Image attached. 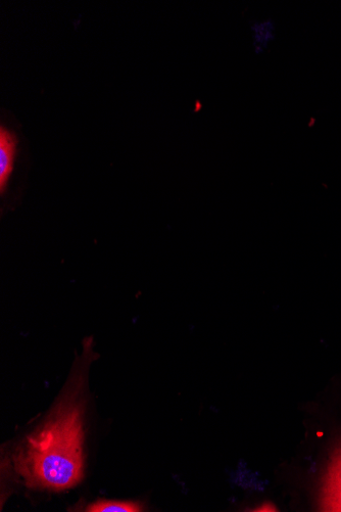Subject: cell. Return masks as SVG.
<instances>
[{
	"label": "cell",
	"instance_id": "6da1fadb",
	"mask_svg": "<svg viewBox=\"0 0 341 512\" xmlns=\"http://www.w3.org/2000/svg\"><path fill=\"white\" fill-rule=\"evenodd\" d=\"M82 420L78 407L63 408L18 452L16 467L27 485L63 491L83 476Z\"/></svg>",
	"mask_w": 341,
	"mask_h": 512
},
{
	"label": "cell",
	"instance_id": "7a4b0ae2",
	"mask_svg": "<svg viewBox=\"0 0 341 512\" xmlns=\"http://www.w3.org/2000/svg\"><path fill=\"white\" fill-rule=\"evenodd\" d=\"M320 510L341 512V448L335 452L324 477Z\"/></svg>",
	"mask_w": 341,
	"mask_h": 512
},
{
	"label": "cell",
	"instance_id": "3957f363",
	"mask_svg": "<svg viewBox=\"0 0 341 512\" xmlns=\"http://www.w3.org/2000/svg\"><path fill=\"white\" fill-rule=\"evenodd\" d=\"M18 135L5 125L0 127V194L8 190L18 153Z\"/></svg>",
	"mask_w": 341,
	"mask_h": 512
},
{
	"label": "cell",
	"instance_id": "277c9868",
	"mask_svg": "<svg viewBox=\"0 0 341 512\" xmlns=\"http://www.w3.org/2000/svg\"><path fill=\"white\" fill-rule=\"evenodd\" d=\"M251 30L254 52L262 55L276 38V24L271 19L261 20L254 22Z\"/></svg>",
	"mask_w": 341,
	"mask_h": 512
},
{
	"label": "cell",
	"instance_id": "5b68a950",
	"mask_svg": "<svg viewBox=\"0 0 341 512\" xmlns=\"http://www.w3.org/2000/svg\"><path fill=\"white\" fill-rule=\"evenodd\" d=\"M143 507L133 501L99 500L86 507L88 512H139Z\"/></svg>",
	"mask_w": 341,
	"mask_h": 512
}]
</instances>
